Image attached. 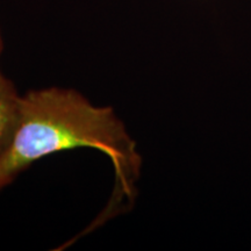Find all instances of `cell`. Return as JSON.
I'll list each match as a JSON object with an SVG mask.
<instances>
[{
    "label": "cell",
    "mask_w": 251,
    "mask_h": 251,
    "mask_svg": "<svg viewBox=\"0 0 251 251\" xmlns=\"http://www.w3.org/2000/svg\"><path fill=\"white\" fill-rule=\"evenodd\" d=\"M78 148L99 150L114 168V193L100 219L130 208L142 166L136 143L112 107H97L77 91L58 87L23 97L13 140L0 156V191L41 158Z\"/></svg>",
    "instance_id": "1"
},
{
    "label": "cell",
    "mask_w": 251,
    "mask_h": 251,
    "mask_svg": "<svg viewBox=\"0 0 251 251\" xmlns=\"http://www.w3.org/2000/svg\"><path fill=\"white\" fill-rule=\"evenodd\" d=\"M23 97L0 70V156L8 148L21 117Z\"/></svg>",
    "instance_id": "2"
},
{
    "label": "cell",
    "mask_w": 251,
    "mask_h": 251,
    "mask_svg": "<svg viewBox=\"0 0 251 251\" xmlns=\"http://www.w3.org/2000/svg\"><path fill=\"white\" fill-rule=\"evenodd\" d=\"M2 51V39H1V35H0V54H1Z\"/></svg>",
    "instance_id": "3"
}]
</instances>
